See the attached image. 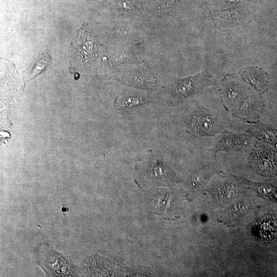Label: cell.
<instances>
[{"label":"cell","mask_w":277,"mask_h":277,"mask_svg":"<svg viewBox=\"0 0 277 277\" xmlns=\"http://www.w3.org/2000/svg\"><path fill=\"white\" fill-rule=\"evenodd\" d=\"M33 252L36 263L47 276H78L77 268L48 244H39Z\"/></svg>","instance_id":"6da1fadb"},{"label":"cell","mask_w":277,"mask_h":277,"mask_svg":"<svg viewBox=\"0 0 277 277\" xmlns=\"http://www.w3.org/2000/svg\"><path fill=\"white\" fill-rule=\"evenodd\" d=\"M223 93L226 103L233 111L247 117L258 116L260 106L257 101L254 98L248 97L245 89L238 82H226Z\"/></svg>","instance_id":"7a4b0ae2"},{"label":"cell","mask_w":277,"mask_h":277,"mask_svg":"<svg viewBox=\"0 0 277 277\" xmlns=\"http://www.w3.org/2000/svg\"><path fill=\"white\" fill-rule=\"evenodd\" d=\"M250 165L258 174L265 176L277 175V151L257 142L248 157Z\"/></svg>","instance_id":"3957f363"},{"label":"cell","mask_w":277,"mask_h":277,"mask_svg":"<svg viewBox=\"0 0 277 277\" xmlns=\"http://www.w3.org/2000/svg\"><path fill=\"white\" fill-rule=\"evenodd\" d=\"M187 126L189 132L201 137L214 136L220 133L222 129L212 114L201 109L196 111L190 117Z\"/></svg>","instance_id":"277c9868"},{"label":"cell","mask_w":277,"mask_h":277,"mask_svg":"<svg viewBox=\"0 0 277 277\" xmlns=\"http://www.w3.org/2000/svg\"><path fill=\"white\" fill-rule=\"evenodd\" d=\"M211 83V78L208 73L203 72L176 81L172 87V93L175 99L180 101Z\"/></svg>","instance_id":"5b68a950"},{"label":"cell","mask_w":277,"mask_h":277,"mask_svg":"<svg viewBox=\"0 0 277 277\" xmlns=\"http://www.w3.org/2000/svg\"><path fill=\"white\" fill-rule=\"evenodd\" d=\"M251 141L250 134L225 131L215 145L214 151H240L249 147Z\"/></svg>","instance_id":"8992f818"},{"label":"cell","mask_w":277,"mask_h":277,"mask_svg":"<svg viewBox=\"0 0 277 277\" xmlns=\"http://www.w3.org/2000/svg\"><path fill=\"white\" fill-rule=\"evenodd\" d=\"M244 79L252 85L259 92L266 91L268 87V77L266 73L257 67H248L241 73Z\"/></svg>","instance_id":"52a82bcc"},{"label":"cell","mask_w":277,"mask_h":277,"mask_svg":"<svg viewBox=\"0 0 277 277\" xmlns=\"http://www.w3.org/2000/svg\"><path fill=\"white\" fill-rule=\"evenodd\" d=\"M256 227L257 236L262 242L270 243L277 239V220L274 217L263 219Z\"/></svg>","instance_id":"ba28073f"},{"label":"cell","mask_w":277,"mask_h":277,"mask_svg":"<svg viewBox=\"0 0 277 277\" xmlns=\"http://www.w3.org/2000/svg\"><path fill=\"white\" fill-rule=\"evenodd\" d=\"M247 132L262 141L277 146V131L262 124L250 125Z\"/></svg>","instance_id":"9c48e42d"},{"label":"cell","mask_w":277,"mask_h":277,"mask_svg":"<svg viewBox=\"0 0 277 277\" xmlns=\"http://www.w3.org/2000/svg\"><path fill=\"white\" fill-rule=\"evenodd\" d=\"M212 18L217 26H234L244 23L241 15L236 10L214 12L212 14Z\"/></svg>","instance_id":"30bf717a"},{"label":"cell","mask_w":277,"mask_h":277,"mask_svg":"<svg viewBox=\"0 0 277 277\" xmlns=\"http://www.w3.org/2000/svg\"><path fill=\"white\" fill-rule=\"evenodd\" d=\"M143 100L138 97H127L123 99L120 104L117 103L119 110H127L134 107L143 104Z\"/></svg>","instance_id":"8fae6325"},{"label":"cell","mask_w":277,"mask_h":277,"mask_svg":"<svg viewBox=\"0 0 277 277\" xmlns=\"http://www.w3.org/2000/svg\"><path fill=\"white\" fill-rule=\"evenodd\" d=\"M50 62L49 56L48 53H43L38 56L34 65L32 74L36 75L41 72Z\"/></svg>","instance_id":"7c38bea8"},{"label":"cell","mask_w":277,"mask_h":277,"mask_svg":"<svg viewBox=\"0 0 277 277\" xmlns=\"http://www.w3.org/2000/svg\"><path fill=\"white\" fill-rule=\"evenodd\" d=\"M149 172L151 177L156 179H164L167 175L166 168L160 164H153L150 167Z\"/></svg>","instance_id":"4fadbf2b"},{"label":"cell","mask_w":277,"mask_h":277,"mask_svg":"<svg viewBox=\"0 0 277 277\" xmlns=\"http://www.w3.org/2000/svg\"><path fill=\"white\" fill-rule=\"evenodd\" d=\"M67 209H68L67 208L65 207H63L62 208V211L63 212H64L67 211H68Z\"/></svg>","instance_id":"5bb4252c"},{"label":"cell","mask_w":277,"mask_h":277,"mask_svg":"<svg viewBox=\"0 0 277 277\" xmlns=\"http://www.w3.org/2000/svg\"><path fill=\"white\" fill-rule=\"evenodd\" d=\"M227 1H229V2L234 3V2H235L236 0H227Z\"/></svg>","instance_id":"9a60e30c"}]
</instances>
